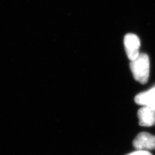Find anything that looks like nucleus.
I'll use <instances>...</instances> for the list:
<instances>
[{"label": "nucleus", "instance_id": "39448f33", "mask_svg": "<svg viewBox=\"0 0 155 155\" xmlns=\"http://www.w3.org/2000/svg\"><path fill=\"white\" fill-rule=\"evenodd\" d=\"M134 101L138 105L155 108V86L137 94L135 96Z\"/></svg>", "mask_w": 155, "mask_h": 155}, {"label": "nucleus", "instance_id": "20e7f679", "mask_svg": "<svg viewBox=\"0 0 155 155\" xmlns=\"http://www.w3.org/2000/svg\"><path fill=\"white\" fill-rule=\"evenodd\" d=\"M139 124L143 127H151L155 124V108L143 106L138 111Z\"/></svg>", "mask_w": 155, "mask_h": 155}, {"label": "nucleus", "instance_id": "f257e3e1", "mask_svg": "<svg viewBox=\"0 0 155 155\" xmlns=\"http://www.w3.org/2000/svg\"><path fill=\"white\" fill-rule=\"evenodd\" d=\"M130 68L136 80L142 84L147 83L149 77L150 61L146 54L140 53L135 60L130 61Z\"/></svg>", "mask_w": 155, "mask_h": 155}, {"label": "nucleus", "instance_id": "f03ea898", "mask_svg": "<svg viewBox=\"0 0 155 155\" xmlns=\"http://www.w3.org/2000/svg\"><path fill=\"white\" fill-rule=\"evenodd\" d=\"M124 45L126 54L130 61L135 60L140 54L139 52L140 47V39L134 34L129 33L125 35Z\"/></svg>", "mask_w": 155, "mask_h": 155}, {"label": "nucleus", "instance_id": "423d86ee", "mask_svg": "<svg viewBox=\"0 0 155 155\" xmlns=\"http://www.w3.org/2000/svg\"><path fill=\"white\" fill-rule=\"evenodd\" d=\"M127 155H152L148 151H143V150H137L131 153H129Z\"/></svg>", "mask_w": 155, "mask_h": 155}, {"label": "nucleus", "instance_id": "7ed1b4c3", "mask_svg": "<svg viewBox=\"0 0 155 155\" xmlns=\"http://www.w3.org/2000/svg\"><path fill=\"white\" fill-rule=\"evenodd\" d=\"M133 146L137 150L155 149V136L146 132L140 133L133 140Z\"/></svg>", "mask_w": 155, "mask_h": 155}]
</instances>
